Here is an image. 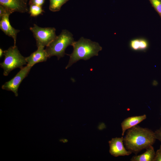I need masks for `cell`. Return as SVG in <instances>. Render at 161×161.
I'll return each instance as SVG.
<instances>
[{"label": "cell", "instance_id": "cell-1", "mask_svg": "<svg viewBox=\"0 0 161 161\" xmlns=\"http://www.w3.org/2000/svg\"><path fill=\"white\" fill-rule=\"evenodd\" d=\"M156 139L154 132L137 125L128 129L123 142L127 150L137 155L142 150L152 146Z\"/></svg>", "mask_w": 161, "mask_h": 161}, {"label": "cell", "instance_id": "cell-2", "mask_svg": "<svg viewBox=\"0 0 161 161\" xmlns=\"http://www.w3.org/2000/svg\"><path fill=\"white\" fill-rule=\"evenodd\" d=\"M72 46L73 50L72 53L67 55L70 58L66 69L80 60H87L94 56H98L99 52L102 49L98 43L82 37L78 41H75Z\"/></svg>", "mask_w": 161, "mask_h": 161}, {"label": "cell", "instance_id": "cell-3", "mask_svg": "<svg viewBox=\"0 0 161 161\" xmlns=\"http://www.w3.org/2000/svg\"><path fill=\"white\" fill-rule=\"evenodd\" d=\"M73 34L66 30H63L45 49L49 58L53 56L57 57L58 60L64 56L65 50L74 42Z\"/></svg>", "mask_w": 161, "mask_h": 161}, {"label": "cell", "instance_id": "cell-4", "mask_svg": "<svg viewBox=\"0 0 161 161\" xmlns=\"http://www.w3.org/2000/svg\"><path fill=\"white\" fill-rule=\"evenodd\" d=\"M5 56L3 61L0 63V67L4 70L3 75L6 76L13 69L19 68L20 69L26 64V57L20 53L16 45L10 47L4 51Z\"/></svg>", "mask_w": 161, "mask_h": 161}, {"label": "cell", "instance_id": "cell-5", "mask_svg": "<svg viewBox=\"0 0 161 161\" xmlns=\"http://www.w3.org/2000/svg\"><path fill=\"white\" fill-rule=\"evenodd\" d=\"M30 29L36 40L37 47H47L57 36L56 29L54 27H41L34 24L33 26Z\"/></svg>", "mask_w": 161, "mask_h": 161}, {"label": "cell", "instance_id": "cell-6", "mask_svg": "<svg viewBox=\"0 0 161 161\" xmlns=\"http://www.w3.org/2000/svg\"><path fill=\"white\" fill-rule=\"evenodd\" d=\"M32 67L27 65L23 67L13 78L2 86V89L11 91L14 93L16 97L18 96L19 86L23 79L27 76Z\"/></svg>", "mask_w": 161, "mask_h": 161}, {"label": "cell", "instance_id": "cell-7", "mask_svg": "<svg viewBox=\"0 0 161 161\" xmlns=\"http://www.w3.org/2000/svg\"><path fill=\"white\" fill-rule=\"evenodd\" d=\"M25 0H0V5L12 13L14 12L25 13L29 11Z\"/></svg>", "mask_w": 161, "mask_h": 161}, {"label": "cell", "instance_id": "cell-8", "mask_svg": "<svg viewBox=\"0 0 161 161\" xmlns=\"http://www.w3.org/2000/svg\"><path fill=\"white\" fill-rule=\"evenodd\" d=\"M123 137L113 138L109 141V152L115 157L128 156L132 153L126 149L123 145Z\"/></svg>", "mask_w": 161, "mask_h": 161}, {"label": "cell", "instance_id": "cell-9", "mask_svg": "<svg viewBox=\"0 0 161 161\" xmlns=\"http://www.w3.org/2000/svg\"><path fill=\"white\" fill-rule=\"evenodd\" d=\"M10 15L7 14L0 18V29L6 35L13 38L14 45H16L17 35L20 30L15 29L11 25L9 20Z\"/></svg>", "mask_w": 161, "mask_h": 161}, {"label": "cell", "instance_id": "cell-10", "mask_svg": "<svg viewBox=\"0 0 161 161\" xmlns=\"http://www.w3.org/2000/svg\"><path fill=\"white\" fill-rule=\"evenodd\" d=\"M44 47H39L37 49L29 56L26 57L27 65L32 67L35 64L46 61L48 58V54Z\"/></svg>", "mask_w": 161, "mask_h": 161}, {"label": "cell", "instance_id": "cell-11", "mask_svg": "<svg viewBox=\"0 0 161 161\" xmlns=\"http://www.w3.org/2000/svg\"><path fill=\"white\" fill-rule=\"evenodd\" d=\"M146 118V116L144 114L141 116L129 117L125 119L121 123L122 136L124 135L127 130L137 125Z\"/></svg>", "mask_w": 161, "mask_h": 161}, {"label": "cell", "instance_id": "cell-12", "mask_svg": "<svg viewBox=\"0 0 161 161\" xmlns=\"http://www.w3.org/2000/svg\"><path fill=\"white\" fill-rule=\"evenodd\" d=\"M129 46L131 48L134 50L145 51L148 48L149 43L145 38H139L131 40Z\"/></svg>", "mask_w": 161, "mask_h": 161}, {"label": "cell", "instance_id": "cell-13", "mask_svg": "<svg viewBox=\"0 0 161 161\" xmlns=\"http://www.w3.org/2000/svg\"><path fill=\"white\" fill-rule=\"evenodd\" d=\"M144 153L139 155H136L131 159V161H153L155 152L152 146L148 148Z\"/></svg>", "mask_w": 161, "mask_h": 161}, {"label": "cell", "instance_id": "cell-14", "mask_svg": "<svg viewBox=\"0 0 161 161\" xmlns=\"http://www.w3.org/2000/svg\"><path fill=\"white\" fill-rule=\"evenodd\" d=\"M69 0H49V10L55 12L59 11L63 5Z\"/></svg>", "mask_w": 161, "mask_h": 161}, {"label": "cell", "instance_id": "cell-15", "mask_svg": "<svg viewBox=\"0 0 161 161\" xmlns=\"http://www.w3.org/2000/svg\"><path fill=\"white\" fill-rule=\"evenodd\" d=\"M44 12L41 6L34 4L30 5L29 12L31 16H37Z\"/></svg>", "mask_w": 161, "mask_h": 161}, {"label": "cell", "instance_id": "cell-16", "mask_svg": "<svg viewBox=\"0 0 161 161\" xmlns=\"http://www.w3.org/2000/svg\"><path fill=\"white\" fill-rule=\"evenodd\" d=\"M152 6L161 18V0H148Z\"/></svg>", "mask_w": 161, "mask_h": 161}, {"label": "cell", "instance_id": "cell-17", "mask_svg": "<svg viewBox=\"0 0 161 161\" xmlns=\"http://www.w3.org/2000/svg\"><path fill=\"white\" fill-rule=\"evenodd\" d=\"M153 161H161V145L155 153Z\"/></svg>", "mask_w": 161, "mask_h": 161}, {"label": "cell", "instance_id": "cell-18", "mask_svg": "<svg viewBox=\"0 0 161 161\" xmlns=\"http://www.w3.org/2000/svg\"><path fill=\"white\" fill-rule=\"evenodd\" d=\"M45 1V0H30L29 4L30 5L34 4L42 6Z\"/></svg>", "mask_w": 161, "mask_h": 161}, {"label": "cell", "instance_id": "cell-19", "mask_svg": "<svg viewBox=\"0 0 161 161\" xmlns=\"http://www.w3.org/2000/svg\"><path fill=\"white\" fill-rule=\"evenodd\" d=\"M10 12L8 10L3 7L0 5V18L3 16L7 14H11Z\"/></svg>", "mask_w": 161, "mask_h": 161}, {"label": "cell", "instance_id": "cell-20", "mask_svg": "<svg viewBox=\"0 0 161 161\" xmlns=\"http://www.w3.org/2000/svg\"><path fill=\"white\" fill-rule=\"evenodd\" d=\"M154 132L156 139L161 142V127L157 129Z\"/></svg>", "mask_w": 161, "mask_h": 161}, {"label": "cell", "instance_id": "cell-21", "mask_svg": "<svg viewBox=\"0 0 161 161\" xmlns=\"http://www.w3.org/2000/svg\"><path fill=\"white\" fill-rule=\"evenodd\" d=\"M4 52L2 49L0 48V58H1L3 55H4Z\"/></svg>", "mask_w": 161, "mask_h": 161}, {"label": "cell", "instance_id": "cell-22", "mask_svg": "<svg viewBox=\"0 0 161 161\" xmlns=\"http://www.w3.org/2000/svg\"><path fill=\"white\" fill-rule=\"evenodd\" d=\"M28 0H25V1H26V2H27V1Z\"/></svg>", "mask_w": 161, "mask_h": 161}]
</instances>
